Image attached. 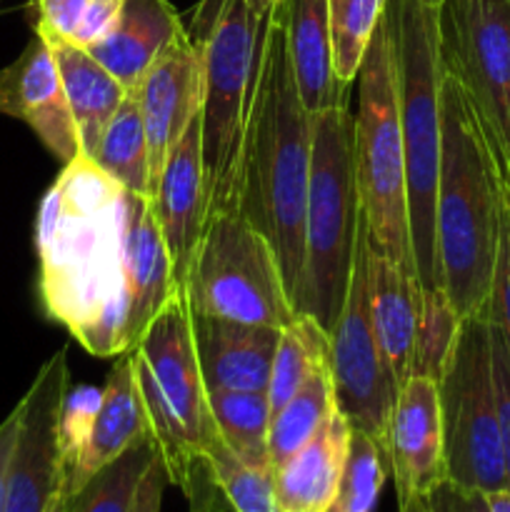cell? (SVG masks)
<instances>
[{
  "label": "cell",
  "mask_w": 510,
  "mask_h": 512,
  "mask_svg": "<svg viewBox=\"0 0 510 512\" xmlns=\"http://www.w3.org/2000/svg\"><path fill=\"white\" fill-rule=\"evenodd\" d=\"M278 15L305 110L318 115L325 110L345 108L350 88L335 75L328 0H285Z\"/></svg>",
  "instance_id": "21"
},
{
  "label": "cell",
  "mask_w": 510,
  "mask_h": 512,
  "mask_svg": "<svg viewBox=\"0 0 510 512\" xmlns=\"http://www.w3.org/2000/svg\"><path fill=\"white\" fill-rule=\"evenodd\" d=\"M438 38L440 68L473 105L510 193V0H445Z\"/></svg>",
  "instance_id": "11"
},
{
  "label": "cell",
  "mask_w": 510,
  "mask_h": 512,
  "mask_svg": "<svg viewBox=\"0 0 510 512\" xmlns=\"http://www.w3.org/2000/svg\"><path fill=\"white\" fill-rule=\"evenodd\" d=\"M400 512H430V503L428 498H415L410 503L400 505Z\"/></svg>",
  "instance_id": "45"
},
{
  "label": "cell",
  "mask_w": 510,
  "mask_h": 512,
  "mask_svg": "<svg viewBox=\"0 0 510 512\" xmlns=\"http://www.w3.org/2000/svg\"><path fill=\"white\" fill-rule=\"evenodd\" d=\"M423 3H428V5H433V8H438V5H443L445 0H423Z\"/></svg>",
  "instance_id": "46"
},
{
  "label": "cell",
  "mask_w": 510,
  "mask_h": 512,
  "mask_svg": "<svg viewBox=\"0 0 510 512\" xmlns=\"http://www.w3.org/2000/svg\"><path fill=\"white\" fill-rule=\"evenodd\" d=\"M120 8H123V0H90L70 43L80 45V48H90L93 43H98L100 38L110 33V28L118 20Z\"/></svg>",
  "instance_id": "38"
},
{
  "label": "cell",
  "mask_w": 510,
  "mask_h": 512,
  "mask_svg": "<svg viewBox=\"0 0 510 512\" xmlns=\"http://www.w3.org/2000/svg\"><path fill=\"white\" fill-rule=\"evenodd\" d=\"M363 208L353 165V113L333 108L313 115V165L305 205L303 273L295 313L325 333L335 328L348 295Z\"/></svg>",
  "instance_id": "7"
},
{
  "label": "cell",
  "mask_w": 510,
  "mask_h": 512,
  "mask_svg": "<svg viewBox=\"0 0 510 512\" xmlns=\"http://www.w3.org/2000/svg\"><path fill=\"white\" fill-rule=\"evenodd\" d=\"M365 248H368V225L363 218L348 295H345L338 323L328 333L330 375H333L335 403L350 428L373 435L383 445L390 410L398 398L400 385L385 360L373 320H370Z\"/></svg>",
  "instance_id": "12"
},
{
  "label": "cell",
  "mask_w": 510,
  "mask_h": 512,
  "mask_svg": "<svg viewBox=\"0 0 510 512\" xmlns=\"http://www.w3.org/2000/svg\"><path fill=\"white\" fill-rule=\"evenodd\" d=\"M133 95L143 113L150 178L155 185L170 148L200 115V105H203L200 45L188 33L175 40L145 73Z\"/></svg>",
  "instance_id": "16"
},
{
  "label": "cell",
  "mask_w": 510,
  "mask_h": 512,
  "mask_svg": "<svg viewBox=\"0 0 510 512\" xmlns=\"http://www.w3.org/2000/svg\"><path fill=\"white\" fill-rule=\"evenodd\" d=\"M385 475L388 458L383 445L373 435L353 428L333 512H373L385 485Z\"/></svg>",
  "instance_id": "33"
},
{
  "label": "cell",
  "mask_w": 510,
  "mask_h": 512,
  "mask_svg": "<svg viewBox=\"0 0 510 512\" xmlns=\"http://www.w3.org/2000/svg\"><path fill=\"white\" fill-rule=\"evenodd\" d=\"M350 433L353 428L345 415L335 410L298 453L273 468V488L280 510L333 512L348 458Z\"/></svg>",
  "instance_id": "24"
},
{
  "label": "cell",
  "mask_w": 510,
  "mask_h": 512,
  "mask_svg": "<svg viewBox=\"0 0 510 512\" xmlns=\"http://www.w3.org/2000/svg\"><path fill=\"white\" fill-rule=\"evenodd\" d=\"M325 363H330V335L308 315H295V320L280 328L268 390H265L270 410L275 413L283 408L303 388L305 380Z\"/></svg>",
  "instance_id": "29"
},
{
  "label": "cell",
  "mask_w": 510,
  "mask_h": 512,
  "mask_svg": "<svg viewBox=\"0 0 510 512\" xmlns=\"http://www.w3.org/2000/svg\"><path fill=\"white\" fill-rule=\"evenodd\" d=\"M70 390L65 350L40 365L28 393L15 405L18 435L8 465L5 512H45L65 488L60 410Z\"/></svg>",
  "instance_id": "13"
},
{
  "label": "cell",
  "mask_w": 510,
  "mask_h": 512,
  "mask_svg": "<svg viewBox=\"0 0 510 512\" xmlns=\"http://www.w3.org/2000/svg\"><path fill=\"white\" fill-rule=\"evenodd\" d=\"M100 395H103V390L90 388V385H80V388L68 390V395H65L63 410H60V448H63L65 468L75 458L85 435H88L90 423L98 413Z\"/></svg>",
  "instance_id": "34"
},
{
  "label": "cell",
  "mask_w": 510,
  "mask_h": 512,
  "mask_svg": "<svg viewBox=\"0 0 510 512\" xmlns=\"http://www.w3.org/2000/svg\"><path fill=\"white\" fill-rule=\"evenodd\" d=\"M193 335L205 388L265 393L280 328L193 313Z\"/></svg>",
  "instance_id": "19"
},
{
  "label": "cell",
  "mask_w": 510,
  "mask_h": 512,
  "mask_svg": "<svg viewBox=\"0 0 510 512\" xmlns=\"http://www.w3.org/2000/svg\"><path fill=\"white\" fill-rule=\"evenodd\" d=\"M210 413H213L218 438L230 453L248 468H270V410L265 393H238V390H210Z\"/></svg>",
  "instance_id": "27"
},
{
  "label": "cell",
  "mask_w": 510,
  "mask_h": 512,
  "mask_svg": "<svg viewBox=\"0 0 510 512\" xmlns=\"http://www.w3.org/2000/svg\"><path fill=\"white\" fill-rule=\"evenodd\" d=\"M430 512H490L488 495L478 493V490H465L458 485L443 483L428 495Z\"/></svg>",
  "instance_id": "39"
},
{
  "label": "cell",
  "mask_w": 510,
  "mask_h": 512,
  "mask_svg": "<svg viewBox=\"0 0 510 512\" xmlns=\"http://www.w3.org/2000/svg\"><path fill=\"white\" fill-rule=\"evenodd\" d=\"M35 33L45 40H73L90 0H33Z\"/></svg>",
  "instance_id": "36"
},
{
  "label": "cell",
  "mask_w": 510,
  "mask_h": 512,
  "mask_svg": "<svg viewBox=\"0 0 510 512\" xmlns=\"http://www.w3.org/2000/svg\"><path fill=\"white\" fill-rule=\"evenodd\" d=\"M490 512H510V493L508 490H500V493L488 495Z\"/></svg>",
  "instance_id": "42"
},
{
  "label": "cell",
  "mask_w": 510,
  "mask_h": 512,
  "mask_svg": "<svg viewBox=\"0 0 510 512\" xmlns=\"http://www.w3.org/2000/svg\"><path fill=\"white\" fill-rule=\"evenodd\" d=\"M0 115L23 120L63 165L80 158V140L60 83L50 43L33 38L10 65L0 68Z\"/></svg>",
  "instance_id": "15"
},
{
  "label": "cell",
  "mask_w": 510,
  "mask_h": 512,
  "mask_svg": "<svg viewBox=\"0 0 510 512\" xmlns=\"http://www.w3.org/2000/svg\"><path fill=\"white\" fill-rule=\"evenodd\" d=\"M435 383L443 415L445 480L485 495L505 490L490 315L460 318Z\"/></svg>",
  "instance_id": "9"
},
{
  "label": "cell",
  "mask_w": 510,
  "mask_h": 512,
  "mask_svg": "<svg viewBox=\"0 0 510 512\" xmlns=\"http://www.w3.org/2000/svg\"><path fill=\"white\" fill-rule=\"evenodd\" d=\"M440 115L443 145L435 193L440 285L460 318L488 315L503 225V183L473 105L448 73L440 80Z\"/></svg>",
  "instance_id": "2"
},
{
  "label": "cell",
  "mask_w": 510,
  "mask_h": 512,
  "mask_svg": "<svg viewBox=\"0 0 510 512\" xmlns=\"http://www.w3.org/2000/svg\"><path fill=\"white\" fill-rule=\"evenodd\" d=\"M155 220L168 248L173 278L185 288L195 248L208 220V193H205L203 143H200V115L188 125L178 143L170 148L163 170L153 185Z\"/></svg>",
  "instance_id": "17"
},
{
  "label": "cell",
  "mask_w": 510,
  "mask_h": 512,
  "mask_svg": "<svg viewBox=\"0 0 510 512\" xmlns=\"http://www.w3.org/2000/svg\"><path fill=\"white\" fill-rule=\"evenodd\" d=\"M128 190L93 160H70L38 210L40 300L88 353L130 350L125 230Z\"/></svg>",
  "instance_id": "1"
},
{
  "label": "cell",
  "mask_w": 510,
  "mask_h": 512,
  "mask_svg": "<svg viewBox=\"0 0 510 512\" xmlns=\"http://www.w3.org/2000/svg\"><path fill=\"white\" fill-rule=\"evenodd\" d=\"M18 435V410L0 423V512H5V488H8V465Z\"/></svg>",
  "instance_id": "41"
},
{
  "label": "cell",
  "mask_w": 510,
  "mask_h": 512,
  "mask_svg": "<svg viewBox=\"0 0 510 512\" xmlns=\"http://www.w3.org/2000/svg\"><path fill=\"white\" fill-rule=\"evenodd\" d=\"M490 330H493V373L495 390H498L500 438H503L505 490L510 493V345L493 320H490Z\"/></svg>",
  "instance_id": "37"
},
{
  "label": "cell",
  "mask_w": 510,
  "mask_h": 512,
  "mask_svg": "<svg viewBox=\"0 0 510 512\" xmlns=\"http://www.w3.org/2000/svg\"><path fill=\"white\" fill-rule=\"evenodd\" d=\"M95 165L105 175L115 180L123 190L135 195L153 193V178H150L148 158V135H145L143 113L133 93L123 100L115 115L110 118L108 128L103 130L93 158Z\"/></svg>",
  "instance_id": "26"
},
{
  "label": "cell",
  "mask_w": 510,
  "mask_h": 512,
  "mask_svg": "<svg viewBox=\"0 0 510 512\" xmlns=\"http://www.w3.org/2000/svg\"><path fill=\"white\" fill-rule=\"evenodd\" d=\"M215 488L235 512H283L273 488V470L248 468L240 463L220 438L210 445L205 458Z\"/></svg>",
  "instance_id": "32"
},
{
  "label": "cell",
  "mask_w": 510,
  "mask_h": 512,
  "mask_svg": "<svg viewBox=\"0 0 510 512\" xmlns=\"http://www.w3.org/2000/svg\"><path fill=\"white\" fill-rule=\"evenodd\" d=\"M125 288H128L130 348L175 293L173 265L160 235L150 195H128L125 230Z\"/></svg>",
  "instance_id": "23"
},
{
  "label": "cell",
  "mask_w": 510,
  "mask_h": 512,
  "mask_svg": "<svg viewBox=\"0 0 510 512\" xmlns=\"http://www.w3.org/2000/svg\"><path fill=\"white\" fill-rule=\"evenodd\" d=\"M388 20L393 33L395 73H398L415 273L425 290H443L438 243H435V193H438L440 145H443L438 8L423 0H388Z\"/></svg>",
  "instance_id": "6"
},
{
  "label": "cell",
  "mask_w": 510,
  "mask_h": 512,
  "mask_svg": "<svg viewBox=\"0 0 510 512\" xmlns=\"http://www.w3.org/2000/svg\"><path fill=\"white\" fill-rule=\"evenodd\" d=\"M313 165V115L300 100L283 25L273 13L265 43L263 78L245 148L240 205L270 240L295 298L305 255V205Z\"/></svg>",
  "instance_id": "3"
},
{
  "label": "cell",
  "mask_w": 510,
  "mask_h": 512,
  "mask_svg": "<svg viewBox=\"0 0 510 512\" xmlns=\"http://www.w3.org/2000/svg\"><path fill=\"white\" fill-rule=\"evenodd\" d=\"M155 455L153 438L135 443L70 495V512H135L140 483Z\"/></svg>",
  "instance_id": "30"
},
{
  "label": "cell",
  "mask_w": 510,
  "mask_h": 512,
  "mask_svg": "<svg viewBox=\"0 0 510 512\" xmlns=\"http://www.w3.org/2000/svg\"><path fill=\"white\" fill-rule=\"evenodd\" d=\"M383 450L388 458V473L395 480L398 505L428 498L443 483V415L438 383L433 378L413 375L400 388L385 428Z\"/></svg>",
  "instance_id": "14"
},
{
  "label": "cell",
  "mask_w": 510,
  "mask_h": 512,
  "mask_svg": "<svg viewBox=\"0 0 510 512\" xmlns=\"http://www.w3.org/2000/svg\"><path fill=\"white\" fill-rule=\"evenodd\" d=\"M353 165L370 243L403 268L415 270L400 128L398 73L388 10L375 28L355 78Z\"/></svg>",
  "instance_id": "8"
},
{
  "label": "cell",
  "mask_w": 510,
  "mask_h": 512,
  "mask_svg": "<svg viewBox=\"0 0 510 512\" xmlns=\"http://www.w3.org/2000/svg\"><path fill=\"white\" fill-rule=\"evenodd\" d=\"M128 353L133 358L150 438L170 485L183 490L185 498L195 503L203 478L213 480L205 458L218 430L198 363L193 310L185 288H175L173 298Z\"/></svg>",
  "instance_id": "5"
},
{
  "label": "cell",
  "mask_w": 510,
  "mask_h": 512,
  "mask_svg": "<svg viewBox=\"0 0 510 512\" xmlns=\"http://www.w3.org/2000/svg\"><path fill=\"white\" fill-rule=\"evenodd\" d=\"M333 35L335 75L353 88L375 28L388 10V0H328Z\"/></svg>",
  "instance_id": "31"
},
{
  "label": "cell",
  "mask_w": 510,
  "mask_h": 512,
  "mask_svg": "<svg viewBox=\"0 0 510 512\" xmlns=\"http://www.w3.org/2000/svg\"><path fill=\"white\" fill-rule=\"evenodd\" d=\"M188 33L170 0H123L118 20L88 50L128 93H135L155 60Z\"/></svg>",
  "instance_id": "22"
},
{
  "label": "cell",
  "mask_w": 510,
  "mask_h": 512,
  "mask_svg": "<svg viewBox=\"0 0 510 512\" xmlns=\"http://www.w3.org/2000/svg\"><path fill=\"white\" fill-rule=\"evenodd\" d=\"M490 320L500 328L510 345V193L503 188V225H500L498 263H495L493 293H490Z\"/></svg>",
  "instance_id": "35"
},
{
  "label": "cell",
  "mask_w": 510,
  "mask_h": 512,
  "mask_svg": "<svg viewBox=\"0 0 510 512\" xmlns=\"http://www.w3.org/2000/svg\"><path fill=\"white\" fill-rule=\"evenodd\" d=\"M185 293L195 315L235 323L283 328L298 315L273 245L243 210L208 215Z\"/></svg>",
  "instance_id": "10"
},
{
  "label": "cell",
  "mask_w": 510,
  "mask_h": 512,
  "mask_svg": "<svg viewBox=\"0 0 510 512\" xmlns=\"http://www.w3.org/2000/svg\"><path fill=\"white\" fill-rule=\"evenodd\" d=\"M335 410L338 403H335L333 375H330V363H325L270 418V468H278L290 455L298 453L328 423Z\"/></svg>",
  "instance_id": "28"
},
{
  "label": "cell",
  "mask_w": 510,
  "mask_h": 512,
  "mask_svg": "<svg viewBox=\"0 0 510 512\" xmlns=\"http://www.w3.org/2000/svg\"><path fill=\"white\" fill-rule=\"evenodd\" d=\"M368 308L375 335L395 380L403 388L415 375L420 323L425 313V288L418 273L403 268L373 248L368 235Z\"/></svg>",
  "instance_id": "18"
},
{
  "label": "cell",
  "mask_w": 510,
  "mask_h": 512,
  "mask_svg": "<svg viewBox=\"0 0 510 512\" xmlns=\"http://www.w3.org/2000/svg\"><path fill=\"white\" fill-rule=\"evenodd\" d=\"M283 3H285V0H248V5H250V8H253L258 15L273 13V10H278Z\"/></svg>",
  "instance_id": "43"
},
{
  "label": "cell",
  "mask_w": 510,
  "mask_h": 512,
  "mask_svg": "<svg viewBox=\"0 0 510 512\" xmlns=\"http://www.w3.org/2000/svg\"><path fill=\"white\" fill-rule=\"evenodd\" d=\"M48 43L58 63L65 100L78 130L80 155L90 160L110 118L128 98V90L80 45L68 40H48Z\"/></svg>",
  "instance_id": "25"
},
{
  "label": "cell",
  "mask_w": 510,
  "mask_h": 512,
  "mask_svg": "<svg viewBox=\"0 0 510 512\" xmlns=\"http://www.w3.org/2000/svg\"><path fill=\"white\" fill-rule=\"evenodd\" d=\"M273 13L258 15L248 0H200L193 10L188 35L203 55L200 143L208 215L240 205L245 148Z\"/></svg>",
  "instance_id": "4"
},
{
  "label": "cell",
  "mask_w": 510,
  "mask_h": 512,
  "mask_svg": "<svg viewBox=\"0 0 510 512\" xmlns=\"http://www.w3.org/2000/svg\"><path fill=\"white\" fill-rule=\"evenodd\" d=\"M45 512H70V493L68 490H60L58 495L53 498V503L48 505V510Z\"/></svg>",
  "instance_id": "44"
},
{
  "label": "cell",
  "mask_w": 510,
  "mask_h": 512,
  "mask_svg": "<svg viewBox=\"0 0 510 512\" xmlns=\"http://www.w3.org/2000/svg\"><path fill=\"white\" fill-rule=\"evenodd\" d=\"M100 390L103 395H100L98 413L90 423L83 445L65 468V490L70 495L83 488L100 468L120 458L125 450L150 438L148 418H145L143 400H140L130 353L118 355Z\"/></svg>",
  "instance_id": "20"
},
{
  "label": "cell",
  "mask_w": 510,
  "mask_h": 512,
  "mask_svg": "<svg viewBox=\"0 0 510 512\" xmlns=\"http://www.w3.org/2000/svg\"><path fill=\"white\" fill-rule=\"evenodd\" d=\"M170 485L168 473H165V465L160 460V455H155V460L150 463L148 473H145L143 483H140L138 500H135V512H160L163 505V493Z\"/></svg>",
  "instance_id": "40"
}]
</instances>
